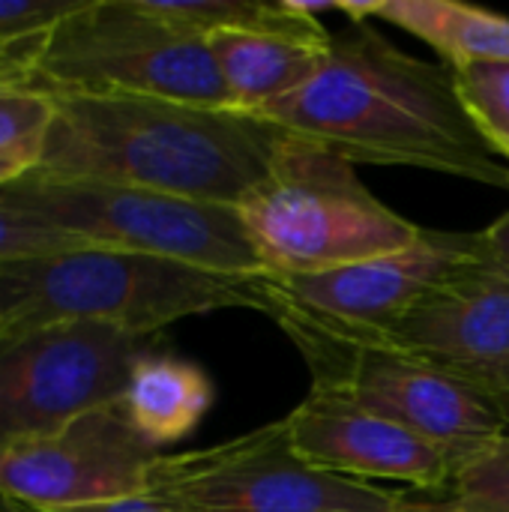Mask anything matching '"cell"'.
<instances>
[{"label":"cell","instance_id":"6da1fadb","mask_svg":"<svg viewBox=\"0 0 509 512\" xmlns=\"http://www.w3.org/2000/svg\"><path fill=\"white\" fill-rule=\"evenodd\" d=\"M258 117L354 165H405L509 186V168L468 117L453 69L399 51L372 21H351L333 36L324 69Z\"/></svg>","mask_w":509,"mask_h":512},{"label":"cell","instance_id":"7a4b0ae2","mask_svg":"<svg viewBox=\"0 0 509 512\" xmlns=\"http://www.w3.org/2000/svg\"><path fill=\"white\" fill-rule=\"evenodd\" d=\"M36 177L240 207L288 132L267 117L147 96L54 93Z\"/></svg>","mask_w":509,"mask_h":512},{"label":"cell","instance_id":"3957f363","mask_svg":"<svg viewBox=\"0 0 509 512\" xmlns=\"http://www.w3.org/2000/svg\"><path fill=\"white\" fill-rule=\"evenodd\" d=\"M219 309L258 312L252 276L99 246L0 267V315L9 330L84 321L153 339L174 321Z\"/></svg>","mask_w":509,"mask_h":512},{"label":"cell","instance_id":"277c9868","mask_svg":"<svg viewBox=\"0 0 509 512\" xmlns=\"http://www.w3.org/2000/svg\"><path fill=\"white\" fill-rule=\"evenodd\" d=\"M261 273L303 276L402 252L423 228L378 201L345 156L288 135L270 177L237 207Z\"/></svg>","mask_w":509,"mask_h":512},{"label":"cell","instance_id":"5b68a950","mask_svg":"<svg viewBox=\"0 0 509 512\" xmlns=\"http://www.w3.org/2000/svg\"><path fill=\"white\" fill-rule=\"evenodd\" d=\"M33 84L51 93L231 108L207 39L165 24L147 0H84L39 45Z\"/></svg>","mask_w":509,"mask_h":512},{"label":"cell","instance_id":"8992f818","mask_svg":"<svg viewBox=\"0 0 509 512\" xmlns=\"http://www.w3.org/2000/svg\"><path fill=\"white\" fill-rule=\"evenodd\" d=\"M0 195L84 246L168 258L231 276H255L264 270L240 222V210L228 204L141 189L60 183L36 174L3 186Z\"/></svg>","mask_w":509,"mask_h":512},{"label":"cell","instance_id":"52a82bcc","mask_svg":"<svg viewBox=\"0 0 509 512\" xmlns=\"http://www.w3.org/2000/svg\"><path fill=\"white\" fill-rule=\"evenodd\" d=\"M144 492L171 512H405L414 501L315 468L285 420L216 447L156 456Z\"/></svg>","mask_w":509,"mask_h":512},{"label":"cell","instance_id":"ba28073f","mask_svg":"<svg viewBox=\"0 0 509 512\" xmlns=\"http://www.w3.org/2000/svg\"><path fill=\"white\" fill-rule=\"evenodd\" d=\"M153 339L105 324L60 321L0 336V447L63 432L120 405Z\"/></svg>","mask_w":509,"mask_h":512},{"label":"cell","instance_id":"9c48e42d","mask_svg":"<svg viewBox=\"0 0 509 512\" xmlns=\"http://www.w3.org/2000/svg\"><path fill=\"white\" fill-rule=\"evenodd\" d=\"M480 234L426 231L402 252L378 255L348 267L282 276L255 273L258 312L285 333H321L345 342H369L390 330L447 273L468 261Z\"/></svg>","mask_w":509,"mask_h":512},{"label":"cell","instance_id":"30bf717a","mask_svg":"<svg viewBox=\"0 0 509 512\" xmlns=\"http://www.w3.org/2000/svg\"><path fill=\"white\" fill-rule=\"evenodd\" d=\"M303 354L312 390L336 393L453 456L456 468L474 450L509 432L504 420L429 363L381 345L321 333H288Z\"/></svg>","mask_w":509,"mask_h":512},{"label":"cell","instance_id":"8fae6325","mask_svg":"<svg viewBox=\"0 0 509 512\" xmlns=\"http://www.w3.org/2000/svg\"><path fill=\"white\" fill-rule=\"evenodd\" d=\"M483 399L509 429V270L477 252L378 339Z\"/></svg>","mask_w":509,"mask_h":512},{"label":"cell","instance_id":"7c38bea8","mask_svg":"<svg viewBox=\"0 0 509 512\" xmlns=\"http://www.w3.org/2000/svg\"><path fill=\"white\" fill-rule=\"evenodd\" d=\"M156 456L111 405L63 432L0 447V498L48 512L144 495Z\"/></svg>","mask_w":509,"mask_h":512},{"label":"cell","instance_id":"4fadbf2b","mask_svg":"<svg viewBox=\"0 0 509 512\" xmlns=\"http://www.w3.org/2000/svg\"><path fill=\"white\" fill-rule=\"evenodd\" d=\"M285 426L306 462L348 480H399L423 492H444L456 471L453 456L441 447L336 393L309 390Z\"/></svg>","mask_w":509,"mask_h":512},{"label":"cell","instance_id":"5bb4252c","mask_svg":"<svg viewBox=\"0 0 509 512\" xmlns=\"http://www.w3.org/2000/svg\"><path fill=\"white\" fill-rule=\"evenodd\" d=\"M330 33L219 30L207 36L234 111L261 114L273 102L303 90L327 63Z\"/></svg>","mask_w":509,"mask_h":512},{"label":"cell","instance_id":"9a60e30c","mask_svg":"<svg viewBox=\"0 0 509 512\" xmlns=\"http://www.w3.org/2000/svg\"><path fill=\"white\" fill-rule=\"evenodd\" d=\"M351 21H387L429 42L450 69L509 63V18L459 0H369L336 3Z\"/></svg>","mask_w":509,"mask_h":512},{"label":"cell","instance_id":"2e32d148","mask_svg":"<svg viewBox=\"0 0 509 512\" xmlns=\"http://www.w3.org/2000/svg\"><path fill=\"white\" fill-rule=\"evenodd\" d=\"M210 405L213 384L195 363L153 351L135 363L120 399L129 426L159 453L183 441L204 420Z\"/></svg>","mask_w":509,"mask_h":512},{"label":"cell","instance_id":"e0dca14e","mask_svg":"<svg viewBox=\"0 0 509 512\" xmlns=\"http://www.w3.org/2000/svg\"><path fill=\"white\" fill-rule=\"evenodd\" d=\"M57 96L30 81H0V159L27 162L33 171L51 132Z\"/></svg>","mask_w":509,"mask_h":512},{"label":"cell","instance_id":"ac0fdd59","mask_svg":"<svg viewBox=\"0 0 509 512\" xmlns=\"http://www.w3.org/2000/svg\"><path fill=\"white\" fill-rule=\"evenodd\" d=\"M453 75L477 132L509 168V63H471Z\"/></svg>","mask_w":509,"mask_h":512},{"label":"cell","instance_id":"d6986e66","mask_svg":"<svg viewBox=\"0 0 509 512\" xmlns=\"http://www.w3.org/2000/svg\"><path fill=\"white\" fill-rule=\"evenodd\" d=\"M444 495L468 512H509V432L462 459Z\"/></svg>","mask_w":509,"mask_h":512},{"label":"cell","instance_id":"ffe728a7","mask_svg":"<svg viewBox=\"0 0 509 512\" xmlns=\"http://www.w3.org/2000/svg\"><path fill=\"white\" fill-rule=\"evenodd\" d=\"M84 0H0V51L36 57L45 36Z\"/></svg>","mask_w":509,"mask_h":512},{"label":"cell","instance_id":"44dd1931","mask_svg":"<svg viewBox=\"0 0 509 512\" xmlns=\"http://www.w3.org/2000/svg\"><path fill=\"white\" fill-rule=\"evenodd\" d=\"M81 246H84L81 240L51 228L48 222L27 216L24 210H18L0 195V267L48 258Z\"/></svg>","mask_w":509,"mask_h":512},{"label":"cell","instance_id":"7402d4cb","mask_svg":"<svg viewBox=\"0 0 509 512\" xmlns=\"http://www.w3.org/2000/svg\"><path fill=\"white\" fill-rule=\"evenodd\" d=\"M39 512V510H36ZM48 512H171L162 501L144 495H132V498H117V501H105V504H87V507H72V510H48Z\"/></svg>","mask_w":509,"mask_h":512},{"label":"cell","instance_id":"603a6c76","mask_svg":"<svg viewBox=\"0 0 509 512\" xmlns=\"http://www.w3.org/2000/svg\"><path fill=\"white\" fill-rule=\"evenodd\" d=\"M480 237H483L489 258H495L501 267L509 270V213H504L498 222H492L486 231H480Z\"/></svg>","mask_w":509,"mask_h":512},{"label":"cell","instance_id":"cb8c5ba5","mask_svg":"<svg viewBox=\"0 0 509 512\" xmlns=\"http://www.w3.org/2000/svg\"><path fill=\"white\" fill-rule=\"evenodd\" d=\"M0 81H30L33 84V63H30V57L0 51Z\"/></svg>","mask_w":509,"mask_h":512},{"label":"cell","instance_id":"d4e9b609","mask_svg":"<svg viewBox=\"0 0 509 512\" xmlns=\"http://www.w3.org/2000/svg\"><path fill=\"white\" fill-rule=\"evenodd\" d=\"M405 512H468V510H465L459 501H453V498L441 495V498H435V501H417V498H414Z\"/></svg>","mask_w":509,"mask_h":512},{"label":"cell","instance_id":"484cf974","mask_svg":"<svg viewBox=\"0 0 509 512\" xmlns=\"http://www.w3.org/2000/svg\"><path fill=\"white\" fill-rule=\"evenodd\" d=\"M27 174H33V168L27 162H18V159H0V189L3 186H12L18 180H24Z\"/></svg>","mask_w":509,"mask_h":512},{"label":"cell","instance_id":"4316f807","mask_svg":"<svg viewBox=\"0 0 509 512\" xmlns=\"http://www.w3.org/2000/svg\"><path fill=\"white\" fill-rule=\"evenodd\" d=\"M0 512H36V510H30V507H24V504H15V501L0 498Z\"/></svg>","mask_w":509,"mask_h":512},{"label":"cell","instance_id":"83f0119b","mask_svg":"<svg viewBox=\"0 0 509 512\" xmlns=\"http://www.w3.org/2000/svg\"><path fill=\"white\" fill-rule=\"evenodd\" d=\"M6 330H9V324H6V318H3V315H0V336H3V333H6Z\"/></svg>","mask_w":509,"mask_h":512}]
</instances>
